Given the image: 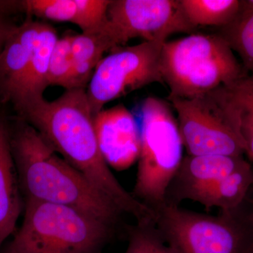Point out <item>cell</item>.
Instances as JSON below:
<instances>
[{
    "mask_svg": "<svg viewBox=\"0 0 253 253\" xmlns=\"http://www.w3.org/2000/svg\"><path fill=\"white\" fill-rule=\"evenodd\" d=\"M16 117L35 128L59 156L137 222L154 221V211L126 191L100 151L85 89H68L28 106Z\"/></svg>",
    "mask_w": 253,
    "mask_h": 253,
    "instance_id": "cell-1",
    "label": "cell"
},
{
    "mask_svg": "<svg viewBox=\"0 0 253 253\" xmlns=\"http://www.w3.org/2000/svg\"><path fill=\"white\" fill-rule=\"evenodd\" d=\"M24 208L13 253H101L113 235V226L78 208L31 199Z\"/></svg>",
    "mask_w": 253,
    "mask_h": 253,
    "instance_id": "cell-4",
    "label": "cell"
},
{
    "mask_svg": "<svg viewBox=\"0 0 253 253\" xmlns=\"http://www.w3.org/2000/svg\"><path fill=\"white\" fill-rule=\"evenodd\" d=\"M94 125L101 154L109 168L123 171L138 161L141 129L126 106L116 105L94 115Z\"/></svg>",
    "mask_w": 253,
    "mask_h": 253,
    "instance_id": "cell-10",
    "label": "cell"
},
{
    "mask_svg": "<svg viewBox=\"0 0 253 253\" xmlns=\"http://www.w3.org/2000/svg\"><path fill=\"white\" fill-rule=\"evenodd\" d=\"M166 42L144 41L136 45L121 46L103 57L86 89L93 114L131 91L152 83H163L161 54Z\"/></svg>",
    "mask_w": 253,
    "mask_h": 253,
    "instance_id": "cell-7",
    "label": "cell"
},
{
    "mask_svg": "<svg viewBox=\"0 0 253 253\" xmlns=\"http://www.w3.org/2000/svg\"><path fill=\"white\" fill-rule=\"evenodd\" d=\"M111 0H19L18 12L54 22L71 23L82 33L99 30L106 21Z\"/></svg>",
    "mask_w": 253,
    "mask_h": 253,
    "instance_id": "cell-12",
    "label": "cell"
},
{
    "mask_svg": "<svg viewBox=\"0 0 253 253\" xmlns=\"http://www.w3.org/2000/svg\"><path fill=\"white\" fill-rule=\"evenodd\" d=\"M249 219L250 222V225H251V232H252V238H253V201L252 206V211L250 213L249 215Z\"/></svg>",
    "mask_w": 253,
    "mask_h": 253,
    "instance_id": "cell-25",
    "label": "cell"
},
{
    "mask_svg": "<svg viewBox=\"0 0 253 253\" xmlns=\"http://www.w3.org/2000/svg\"><path fill=\"white\" fill-rule=\"evenodd\" d=\"M13 14L14 12L11 1L0 0V54L10 35L17 26L9 20V16Z\"/></svg>",
    "mask_w": 253,
    "mask_h": 253,
    "instance_id": "cell-23",
    "label": "cell"
},
{
    "mask_svg": "<svg viewBox=\"0 0 253 253\" xmlns=\"http://www.w3.org/2000/svg\"><path fill=\"white\" fill-rule=\"evenodd\" d=\"M141 117V151L131 194L155 212L166 204L168 190L184 158V143L176 117L164 100L146 98Z\"/></svg>",
    "mask_w": 253,
    "mask_h": 253,
    "instance_id": "cell-5",
    "label": "cell"
},
{
    "mask_svg": "<svg viewBox=\"0 0 253 253\" xmlns=\"http://www.w3.org/2000/svg\"><path fill=\"white\" fill-rule=\"evenodd\" d=\"M190 156H244L246 147L223 103L219 89L191 99H169Z\"/></svg>",
    "mask_w": 253,
    "mask_h": 253,
    "instance_id": "cell-8",
    "label": "cell"
},
{
    "mask_svg": "<svg viewBox=\"0 0 253 253\" xmlns=\"http://www.w3.org/2000/svg\"><path fill=\"white\" fill-rule=\"evenodd\" d=\"M58 40L55 28L42 22L29 66L11 101L16 114L44 99V91L49 86L50 60Z\"/></svg>",
    "mask_w": 253,
    "mask_h": 253,
    "instance_id": "cell-15",
    "label": "cell"
},
{
    "mask_svg": "<svg viewBox=\"0 0 253 253\" xmlns=\"http://www.w3.org/2000/svg\"><path fill=\"white\" fill-rule=\"evenodd\" d=\"M155 213L165 244L181 253H253L249 216L238 210L212 216L166 204Z\"/></svg>",
    "mask_w": 253,
    "mask_h": 253,
    "instance_id": "cell-6",
    "label": "cell"
},
{
    "mask_svg": "<svg viewBox=\"0 0 253 253\" xmlns=\"http://www.w3.org/2000/svg\"><path fill=\"white\" fill-rule=\"evenodd\" d=\"M164 244L155 221L137 222L128 228V245L125 253H161Z\"/></svg>",
    "mask_w": 253,
    "mask_h": 253,
    "instance_id": "cell-22",
    "label": "cell"
},
{
    "mask_svg": "<svg viewBox=\"0 0 253 253\" xmlns=\"http://www.w3.org/2000/svg\"><path fill=\"white\" fill-rule=\"evenodd\" d=\"M245 161L244 156L187 155L168 190L166 204L178 206L184 200L199 203L214 184Z\"/></svg>",
    "mask_w": 253,
    "mask_h": 253,
    "instance_id": "cell-11",
    "label": "cell"
},
{
    "mask_svg": "<svg viewBox=\"0 0 253 253\" xmlns=\"http://www.w3.org/2000/svg\"><path fill=\"white\" fill-rule=\"evenodd\" d=\"M111 44L101 28L89 33L73 35L71 54L73 63L95 62L99 63L104 54L111 51Z\"/></svg>",
    "mask_w": 253,
    "mask_h": 253,
    "instance_id": "cell-20",
    "label": "cell"
},
{
    "mask_svg": "<svg viewBox=\"0 0 253 253\" xmlns=\"http://www.w3.org/2000/svg\"><path fill=\"white\" fill-rule=\"evenodd\" d=\"M222 37L242 60L247 74L253 76V9L241 1V7L235 19L221 28Z\"/></svg>",
    "mask_w": 253,
    "mask_h": 253,
    "instance_id": "cell-19",
    "label": "cell"
},
{
    "mask_svg": "<svg viewBox=\"0 0 253 253\" xmlns=\"http://www.w3.org/2000/svg\"><path fill=\"white\" fill-rule=\"evenodd\" d=\"M246 6L249 7L253 8V0H247V1H243Z\"/></svg>",
    "mask_w": 253,
    "mask_h": 253,
    "instance_id": "cell-26",
    "label": "cell"
},
{
    "mask_svg": "<svg viewBox=\"0 0 253 253\" xmlns=\"http://www.w3.org/2000/svg\"><path fill=\"white\" fill-rule=\"evenodd\" d=\"M73 35L59 38L56 42L49 70V86H60L68 90L70 88L74 63L71 54Z\"/></svg>",
    "mask_w": 253,
    "mask_h": 253,
    "instance_id": "cell-21",
    "label": "cell"
},
{
    "mask_svg": "<svg viewBox=\"0 0 253 253\" xmlns=\"http://www.w3.org/2000/svg\"><path fill=\"white\" fill-rule=\"evenodd\" d=\"M112 50L132 39L167 41L174 33L192 34L180 0H111L101 28Z\"/></svg>",
    "mask_w": 253,
    "mask_h": 253,
    "instance_id": "cell-9",
    "label": "cell"
},
{
    "mask_svg": "<svg viewBox=\"0 0 253 253\" xmlns=\"http://www.w3.org/2000/svg\"><path fill=\"white\" fill-rule=\"evenodd\" d=\"M219 91L226 112L244 141L246 154L253 163V76L247 74Z\"/></svg>",
    "mask_w": 253,
    "mask_h": 253,
    "instance_id": "cell-16",
    "label": "cell"
},
{
    "mask_svg": "<svg viewBox=\"0 0 253 253\" xmlns=\"http://www.w3.org/2000/svg\"><path fill=\"white\" fill-rule=\"evenodd\" d=\"M186 19L196 29L199 26L225 27L241 7L239 0H180Z\"/></svg>",
    "mask_w": 253,
    "mask_h": 253,
    "instance_id": "cell-18",
    "label": "cell"
},
{
    "mask_svg": "<svg viewBox=\"0 0 253 253\" xmlns=\"http://www.w3.org/2000/svg\"><path fill=\"white\" fill-rule=\"evenodd\" d=\"M22 192L10 144L9 122L0 113V252L14 232L23 209Z\"/></svg>",
    "mask_w": 253,
    "mask_h": 253,
    "instance_id": "cell-14",
    "label": "cell"
},
{
    "mask_svg": "<svg viewBox=\"0 0 253 253\" xmlns=\"http://www.w3.org/2000/svg\"><path fill=\"white\" fill-rule=\"evenodd\" d=\"M42 21L27 16L16 26L0 54V103H11L15 92L27 71L37 40L41 32Z\"/></svg>",
    "mask_w": 253,
    "mask_h": 253,
    "instance_id": "cell-13",
    "label": "cell"
},
{
    "mask_svg": "<svg viewBox=\"0 0 253 253\" xmlns=\"http://www.w3.org/2000/svg\"><path fill=\"white\" fill-rule=\"evenodd\" d=\"M161 253H181L175 248L169 245L165 244L163 245L162 249H161Z\"/></svg>",
    "mask_w": 253,
    "mask_h": 253,
    "instance_id": "cell-24",
    "label": "cell"
},
{
    "mask_svg": "<svg viewBox=\"0 0 253 253\" xmlns=\"http://www.w3.org/2000/svg\"><path fill=\"white\" fill-rule=\"evenodd\" d=\"M10 144L25 199L65 205L118 224L122 211L66 162L26 121L9 123Z\"/></svg>",
    "mask_w": 253,
    "mask_h": 253,
    "instance_id": "cell-2",
    "label": "cell"
},
{
    "mask_svg": "<svg viewBox=\"0 0 253 253\" xmlns=\"http://www.w3.org/2000/svg\"><path fill=\"white\" fill-rule=\"evenodd\" d=\"M0 253H13L9 249V248L6 247V249H1V252Z\"/></svg>",
    "mask_w": 253,
    "mask_h": 253,
    "instance_id": "cell-27",
    "label": "cell"
},
{
    "mask_svg": "<svg viewBox=\"0 0 253 253\" xmlns=\"http://www.w3.org/2000/svg\"><path fill=\"white\" fill-rule=\"evenodd\" d=\"M253 184V167L246 161L214 184L199 203L207 211L215 208H219L221 212L237 211Z\"/></svg>",
    "mask_w": 253,
    "mask_h": 253,
    "instance_id": "cell-17",
    "label": "cell"
},
{
    "mask_svg": "<svg viewBox=\"0 0 253 253\" xmlns=\"http://www.w3.org/2000/svg\"><path fill=\"white\" fill-rule=\"evenodd\" d=\"M161 73L169 89L168 99L203 96L247 75L222 37L197 33L164 43Z\"/></svg>",
    "mask_w": 253,
    "mask_h": 253,
    "instance_id": "cell-3",
    "label": "cell"
}]
</instances>
